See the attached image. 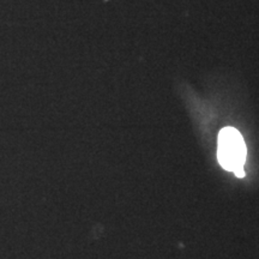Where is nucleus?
<instances>
[{
  "mask_svg": "<svg viewBox=\"0 0 259 259\" xmlns=\"http://www.w3.org/2000/svg\"><path fill=\"white\" fill-rule=\"evenodd\" d=\"M218 158L226 170L233 171L238 178L245 177L246 145L240 132L234 127H225L220 131L218 141Z\"/></svg>",
  "mask_w": 259,
  "mask_h": 259,
  "instance_id": "1",
  "label": "nucleus"
}]
</instances>
